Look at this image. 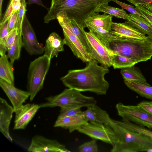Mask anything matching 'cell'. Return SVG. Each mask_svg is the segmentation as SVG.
I'll list each match as a JSON object with an SVG mask.
<instances>
[{"mask_svg": "<svg viewBox=\"0 0 152 152\" xmlns=\"http://www.w3.org/2000/svg\"><path fill=\"white\" fill-rule=\"evenodd\" d=\"M27 4L28 5L36 4L45 8V6L43 4L41 0H28Z\"/></svg>", "mask_w": 152, "mask_h": 152, "instance_id": "cell-42", "label": "cell"}, {"mask_svg": "<svg viewBox=\"0 0 152 152\" xmlns=\"http://www.w3.org/2000/svg\"><path fill=\"white\" fill-rule=\"evenodd\" d=\"M10 1L12 3L14 12L18 11L21 6V1L15 0H10Z\"/></svg>", "mask_w": 152, "mask_h": 152, "instance_id": "cell-41", "label": "cell"}, {"mask_svg": "<svg viewBox=\"0 0 152 152\" xmlns=\"http://www.w3.org/2000/svg\"><path fill=\"white\" fill-rule=\"evenodd\" d=\"M23 47L30 55H38L44 53V47L39 42L33 28L25 15L22 28Z\"/></svg>", "mask_w": 152, "mask_h": 152, "instance_id": "cell-10", "label": "cell"}, {"mask_svg": "<svg viewBox=\"0 0 152 152\" xmlns=\"http://www.w3.org/2000/svg\"><path fill=\"white\" fill-rule=\"evenodd\" d=\"M13 107L8 104L5 99L0 98V131L11 142L12 139L9 132L10 122L13 113Z\"/></svg>", "mask_w": 152, "mask_h": 152, "instance_id": "cell-17", "label": "cell"}, {"mask_svg": "<svg viewBox=\"0 0 152 152\" xmlns=\"http://www.w3.org/2000/svg\"><path fill=\"white\" fill-rule=\"evenodd\" d=\"M39 105L27 104L16 110L13 129H24L40 108Z\"/></svg>", "mask_w": 152, "mask_h": 152, "instance_id": "cell-14", "label": "cell"}, {"mask_svg": "<svg viewBox=\"0 0 152 152\" xmlns=\"http://www.w3.org/2000/svg\"><path fill=\"white\" fill-rule=\"evenodd\" d=\"M51 60L43 55L30 63L27 75V88L32 101L43 88L46 75L50 66Z\"/></svg>", "mask_w": 152, "mask_h": 152, "instance_id": "cell-6", "label": "cell"}, {"mask_svg": "<svg viewBox=\"0 0 152 152\" xmlns=\"http://www.w3.org/2000/svg\"><path fill=\"white\" fill-rule=\"evenodd\" d=\"M56 19L58 22L64 24L77 37L87 51L92 56V52L86 36V32L83 26L78 24L74 19L69 18L66 12L64 11H61L58 14Z\"/></svg>", "mask_w": 152, "mask_h": 152, "instance_id": "cell-13", "label": "cell"}, {"mask_svg": "<svg viewBox=\"0 0 152 152\" xmlns=\"http://www.w3.org/2000/svg\"><path fill=\"white\" fill-rule=\"evenodd\" d=\"M137 105L152 115V101H143Z\"/></svg>", "mask_w": 152, "mask_h": 152, "instance_id": "cell-39", "label": "cell"}, {"mask_svg": "<svg viewBox=\"0 0 152 152\" xmlns=\"http://www.w3.org/2000/svg\"><path fill=\"white\" fill-rule=\"evenodd\" d=\"M61 0H51V5H52L55 3L58 2Z\"/></svg>", "mask_w": 152, "mask_h": 152, "instance_id": "cell-45", "label": "cell"}, {"mask_svg": "<svg viewBox=\"0 0 152 152\" xmlns=\"http://www.w3.org/2000/svg\"><path fill=\"white\" fill-rule=\"evenodd\" d=\"M18 11L14 12L8 20V30L9 33L15 27L17 21Z\"/></svg>", "mask_w": 152, "mask_h": 152, "instance_id": "cell-37", "label": "cell"}, {"mask_svg": "<svg viewBox=\"0 0 152 152\" xmlns=\"http://www.w3.org/2000/svg\"><path fill=\"white\" fill-rule=\"evenodd\" d=\"M120 73L124 80L138 82L149 85L140 70L134 65L130 67L121 69Z\"/></svg>", "mask_w": 152, "mask_h": 152, "instance_id": "cell-25", "label": "cell"}, {"mask_svg": "<svg viewBox=\"0 0 152 152\" xmlns=\"http://www.w3.org/2000/svg\"><path fill=\"white\" fill-rule=\"evenodd\" d=\"M8 20L3 24L0 25V55L6 53V41L9 34Z\"/></svg>", "mask_w": 152, "mask_h": 152, "instance_id": "cell-30", "label": "cell"}, {"mask_svg": "<svg viewBox=\"0 0 152 152\" xmlns=\"http://www.w3.org/2000/svg\"><path fill=\"white\" fill-rule=\"evenodd\" d=\"M58 22L62 28L65 45L69 47L74 55L84 62L93 59L77 37L64 24Z\"/></svg>", "mask_w": 152, "mask_h": 152, "instance_id": "cell-11", "label": "cell"}, {"mask_svg": "<svg viewBox=\"0 0 152 152\" xmlns=\"http://www.w3.org/2000/svg\"><path fill=\"white\" fill-rule=\"evenodd\" d=\"M81 92L73 89L66 88L58 95L46 98V102L39 105L40 108L58 107L75 108L96 104L97 101L94 98L85 96Z\"/></svg>", "mask_w": 152, "mask_h": 152, "instance_id": "cell-5", "label": "cell"}, {"mask_svg": "<svg viewBox=\"0 0 152 152\" xmlns=\"http://www.w3.org/2000/svg\"><path fill=\"white\" fill-rule=\"evenodd\" d=\"M146 152H152V148L148 149Z\"/></svg>", "mask_w": 152, "mask_h": 152, "instance_id": "cell-46", "label": "cell"}, {"mask_svg": "<svg viewBox=\"0 0 152 152\" xmlns=\"http://www.w3.org/2000/svg\"><path fill=\"white\" fill-rule=\"evenodd\" d=\"M22 47V30H18V34L11 48L7 51V56L12 65L15 60L19 58Z\"/></svg>", "mask_w": 152, "mask_h": 152, "instance_id": "cell-26", "label": "cell"}, {"mask_svg": "<svg viewBox=\"0 0 152 152\" xmlns=\"http://www.w3.org/2000/svg\"><path fill=\"white\" fill-rule=\"evenodd\" d=\"M112 1L119 5L122 9L126 10L131 13L136 14L142 17V15L137 11L135 7L132 5L127 4L118 0H113Z\"/></svg>", "mask_w": 152, "mask_h": 152, "instance_id": "cell-36", "label": "cell"}, {"mask_svg": "<svg viewBox=\"0 0 152 152\" xmlns=\"http://www.w3.org/2000/svg\"><path fill=\"white\" fill-rule=\"evenodd\" d=\"M65 43L64 39L55 32L51 33L46 40L44 55L51 59L57 57L60 52L64 50Z\"/></svg>", "mask_w": 152, "mask_h": 152, "instance_id": "cell-18", "label": "cell"}, {"mask_svg": "<svg viewBox=\"0 0 152 152\" xmlns=\"http://www.w3.org/2000/svg\"><path fill=\"white\" fill-rule=\"evenodd\" d=\"M86 23L89 31L93 34L107 48L111 42L120 40L123 37L114 33L111 31H108L92 24L88 23Z\"/></svg>", "mask_w": 152, "mask_h": 152, "instance_id": "cell-20", "label": "cell"}, {"mask_svg": "<svg viewBox=\"0 0 152 152\" xmlns=\"http://www.w3.org/2000/svg\"><path fill=\"white\" fill-rule=\"evenodd\" d=\"M93 59L101 66L108 68L112 66L113 53L91 32H86Z\"/></svg>", "mask_w": 152, "mask_h": 152, "instance_id": "cell-9", "label": "cell"}, {"mask_svg": "<svg viewBox=\"0 0 152 152\" xmlns=\"http://www.w3.org/2000/svg\"><path fill=\"white\" fill-rule=\"evenodd\" d=\"M113 0H62L51 5L44 17V23L56 19L62 11L65 12L69 18L74 19L84 28L87 27L86 20L96 12L97 9L105 3Z\"/></svg>", "mask_w": 152, "mask_h": 152, "instance_id": "cell-3", "label": "cell"}, {"mask_svg": "<svg viewBox=\"0 0 152 152\" xmlns=\"http://www.w3.org/2000/svg\"><path fill=\"white\" fill-rule=\"evenodd\" d=\"M88 122L82 113L72 116L58 118L54 127L68 129L69 133H71L77 130L82 126Z\"/></svg>", "mask_w": 152, "mask_h": 152, "instance_id": "cell-19", "label": "cell"}, {"mask_svg": "<svg viewBox=\"0 0 152 152\" xmlns=\"http://www.w3.org/2000/svg\"><path fill=\"white\" fill-rule=\"evenodd\" d=\"M97 115L103 124L109 126L114 131L117 141L111 149V152L146 151L152 148V139L141 133L129 129L116 123L103 109Z\"/></svg>", "mask_w": 152, "mask_h": 152, "instance_id": "cell-2", "label": "cell"}, {"mask_svg": "<svg viewBox=\"0 0 152 152\" xmlns=\"http://www.w3.org/2000/svg\"><path fill=\"white\" fill-rule=\"evenodd\" d=\"M14 12V10L11 2L10 1L9 3L4 15L1 21L0 25H1L7 21Z\"/></svg>", "mask_w": 152, "mask_h": 152, "instance_id": "cell-38", "label": "cell"}, {"mask_svg": "<svg viewBox=\"0 0 152 152\" xmlns=\"http://www.w3.org/2000/svg\"><path fill=\"white\" fill-rule=\"evenodd\" d=\"M83 111L81 108H61L60 113L58 118H61L66 116H70L82 114Z\"/></svg>", "mask_w": 152, "mask_h": 152, "instance_id": "cell-33", "label": "cell"}, {"mask_svg": "<svg viewBox=\"0 0 152 152\" xmlns=\"http://www.w3.org/2000/svg\"><path fill=\"white\" fill-rule=\"evenodd\" d=\"M134 5L136 4H148L152 6V0H126Z\"/></svg>", "mask_w": 152, "mask_h": 152, "instance_id": "cell-40", "label": "cell"}, {"mask_svg": "<svg viewBox=\"0 0 152 152\" xmlns=\"http://www.w3.org/2000/svg\"><path fill=\"white\" fill-rule=\"evenodd\" d=\"M0 79L14 85L12 65L8 60L6 53L0 55Z\"/></svg>", "mask_w": 152, "mask_h": 152, "instance_id": "cell-21", "label": "cell"}, {"mask_svg": "<svg viewBox=\"0 0 152 152\" xmlns=\"http://www.w3.org/2000/svg\"><path fill=\"white\" fill-rule=\"evenodd\" d=\"M92 139L99 140L113 146L117 138L113 129L108 125L88 122L82 126L77 130Z\"/></svg>", "mask_w": 152, "mask_h": 152, "instance_id": "cell-8", "label": "cell"}, {"mask_svg": "<svg viewBox=\"0 0 152 152\" xmlns=\"http://www.w3.org/2000/svg\"><path fill=\"white\" fill-rule=\"evenodd\" d=\"M27 151L32 152H70L65 145L57 141L39 135H35L32 138Z\"/></svg>", "mask_w": 152, "mask_h": 152, "instance_id": "cell-12", "label": "cell"}, {"mask_svg": "<svg viewBox=\"0 0 152 152\" xmlns=\"http://www.w3.org/2000/svg\"><path fill=\"white\" fill-rule=\"evenodd\" d=\"M115 108L122 119L152 129V115L138 105H125L119 102L116 104Z\"/></svg>", "mask_w": 152, "mask_h": 152, "instance_id": "cell-7", "label": "cell"}, {"mask_svg": "<svg viewBox=\"0 0 152 152\" xmlns=\"http://www.w3.org/2000/svg\"><path fill=\"white\" fill-rule=\"evenodd\" d=\"M127 20L132 26L140 30L148 36L152 38V25L145 19L137 14L130 13Z\"/></svg>", "mask_w": 152, "mask_h": 152, "instance_id": "cell-23", "label": "cell"}, {"mask_svg": "<svg viewBox=\"0 0 152 152\" xmlns=\"http://www.w3.org/2000/svg\"><path fill=\"white\" fill-rule=\"evenodd\" d=\"M115 121L118 124L126 128L141 133L152 139V131L145 127L123 119L120 121L115 120Z\"/></svg>", "mask_w": 152, "mask_h": 152, "instance_id": "cell-29", "label": "cell"}, {"mask_svg": "<svg viewBox=\"0 0 152 152\" xmlns=\"http://www.w3.org/2000/svg\"><path fill=\"white\" fill-rule=\"evenodd\" d=\"M107 48L113 53L133 59L138 63L152 57V38L138 40L124 37L110 42Z\"/></svg>", "mask_w": 152, "mask_h": 152, "instance_id": "cell-4", "label": "cell"}, {"mask_svg": "<svg viewBox=\"0 0 152 152\" xmlns=\"http://www.w3.org/2000/svg\"><path fill=\"white\" fill-rule=\"evenodd\" d=\"M145 8L152 12V6L148 4H146L144 5H142Z\"/></svg>", "mask_w": 152, "mask_h": 152, "instance_id": "cell-43", "label": "cell"}, {"mask_svg": "<svg viewBox=\"0 0 152 152\" xmlns=\"http://www.w3.org/2000/svg\"><path fill=\"white\" fill-rule=\"evenodd\" d=\"M16 0V1H21V0Z\"/></svg>", "mask_w": 152, "mask_h": 152, "instance_id": "cell-47", "label": "cell"}, {"mask_svg": "<svg viewBox=\"0 0 152 152\" xmlns=\"http://www.w3.org/2000/svg\"><path fill=\"white\" fill-rule=\"evenodd\" d=\"M80 152H98V148L96 139H93L89 141L85 142L78 147Z\"/></svg>", "mask_w": 152, "mask_h": 152, "instance_id": "cell-31", "label": "cell"}, {"mask_svg": "<svg viewBox=\"0 0 152 152\" xmlns=\"http://www.w3.org/2000/svg\"><path fill=\"white\" fill-rule=\"evenodd\" d=\"M111 31L121 36L138 40H145L148 38L145 34L132 26L128 21L123 23L113 22Z\"/></svg>", "mask_w": 152, "mask_h": 152, "instance_id": "cell-16", "label": "cell"}, {"mask_svg": "<svg viewBox=\"0 0 152 152\" xmlns=\"http://www.w3.org/2000/svg\"><path fill=\"white\" fill-rule=\"evenodd\" d=\"M135 7L137 11L152 25V12L145 8L142 5L136 4Z\"/></svg>", "mask_w": 152, "mask_h": 152, "instance_id": "cell-34", "label": "cell"}, {"mask_svg": "<svg viewBox=\"0 0 152 152\" xmlns=\"http://www.w3.org/2000/svg\"><path fill=\"white\" fill-rule=\"evenodd\" d=\"M96 12H103L117 18L128 20L130 17L129 14H127L122 9L115 8L109 6L108 3H105L101 6L96 10Z\"/></svg>", "mask_w": 152, "mask_h": 152, "instance_id": "cell-27", "label": "cell"}, {"mask_svg": "<svg viewBox=\"0 0 152 152\" xmlns=\"http://www.w3.org/2000/svg\"><path fill=\"white\" fill-rule=\"evenodd\" d=\"M3 0H0V18L1 17L2 14V4Z\"/></svg>", "mask_w": 152, "mask_h": 152, "instance_id": "cell-44", "label": "cell"}, {"mask_svg": "<svg viewBox=\"0 0 152 152\" xmlns=\"http://www.w3.org/2000/svg\"><path fill=\"white\" fill-rule=\"evenodd\" d=\"M0 86L12 105L15 112L30 97L28 91L19 89L14 85L0 79Z\"/></svg>", "mask_w": 152, "mask_h": 152, "instance_id": "cell-15", "label": "cell"}, {"mask_svg": "<svg viewBox=\"0 0 152 152\" xmlns=\"http://www.w3.org/2000/svg\"><path fill=\"white\" fill-rule=\"evenodd\" d=\"M112 17V16L110 15L104 13L100 15L98 12H95L86 19L85 22L92 24L106 31H111L113 23Z\"/></svg>", "mask_w": 152, "mask_h": 152, "instance_id": "cell-22", "label": "cell"}, {"mask_svg": "<svg viewBox=\"0 0 152 152\" xmlns=\"http://www.w3.org/2000/svg\"><path fill=\"white\" fill-rule=\"evenodd\" d=\"M124 83L131 90L141 96L152 100V86L142 83L124 80Z\"/></svg>", "mask_w": 152, "mask_h": 152, "instance_id": "cell-24", "label": "cell"}, {"mask_svg": "<svg viewBox=\"0 0 152 152\" xmlns=\"http://www.w3.org/2000/svg\"><path fill=\"white\" fill-rule=\"evenodd\" d=\"M138 63L135 60L123 56L113 54L112 66L114 69L130 67Z\"/></svg>", "mask_w": 152, "mask_h": 152, "instance_id": "cell-28", "label": "cell"}, {"mask_svg": "<svg viewBox=\"0 0 152 152\" xmlns=\"http://www.w3.org/2000/svg\"><path fill=\"white\" fill-rule=\"evenodd\" d=\"M92 106L87 107V109L83 111L82 114L88 122L103 124L97 117Z\"/></svg>", "mask_w": 152, "mask_h": 152, "instance_id": "cell-32", "label": "cell"}, {"mask_svg": "<svg viewBox=\"0 0 152 152\" xmlns=\"http://www.w3.org/2000/svg\"><path fill=\"white\" fill-rule=\"evenodd\" d=\"M18 33V29L15 28L9 33L5 43L7 51L11 48L15 40Z\"/></svg>", "mask_w": 152, "mask_h": 152, "instance_id": "cell-35", "label": "cell"}, {"mask_svg": "<svg viewBox=\"0 0 152 152\" xmlns=\"http://www.w3.org/2000/svg\"><path fill=\"white\" fill-rule=\"evenodd\" d=\"M92 59L84 68L69 70L60 78L63 84L69 88L80 92L90 91L97 95H105L109 87L104 78L109 72L108 68L98 65Z\"/></svg>", "mask_w": 152, "mask_h": 152, "instance_id": "cell-1", "label": "cell"}]
</instances>
